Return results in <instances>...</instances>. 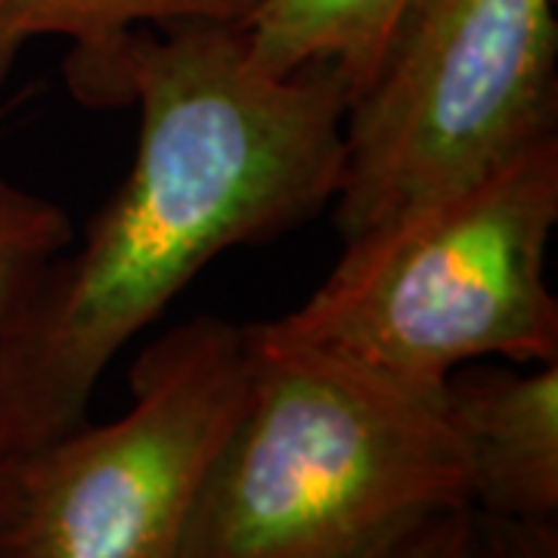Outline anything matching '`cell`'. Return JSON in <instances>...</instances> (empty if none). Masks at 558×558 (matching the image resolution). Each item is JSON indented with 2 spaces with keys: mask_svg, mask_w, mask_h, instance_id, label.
<instances>
[{
  "mask_svg": "<svg viewBox=\"0 0 558 558\" xmlns=\"http://www.w3.org/2000/svg\"><path fill=\"white\" fill-rule=\"evenodd\" d=\"M78 100L137 106V149L0 329V457L84 425L106 369L211 260L299 230L341 183L344 81L264 75L242 22L140 28Z\"/></svg>",
  "mask_w": 558,
  "mask_h": 558,
  "instance_id": "6da1fadb",
  "label": "cell"
},
{
  "mask_svg": "<svg viewBox=\"0 0 558 558\" xmlns=\"http://www.w3.org/2000/svg\"><path fill=\"white\" fill-rule=\"evenodd\" d=\"M245 339L240 416L178 558H360L422 515L469 502L440 400L282 339L270 323L245 326Z\"/></svg>",
  "mask_w": 558,
  "mask_h": 558,
  "instance_id": "7a4b0ae2",
  "label": "cell"
},
{
  "mask_svg": "<svg viewBox=\"0 0 558 558\" xmlns=\"http://www.w3.org/2000/svg\"><path fill=\"white\" fill-rule=\"evenodd\" d=\"M558 223V137L344 240L317 292L270 319L282 339L440 400L484 357L558 360L546 260Z\"/></svg>",
  "mask_w": 558,
  "mask_h": 558,
  "instance_id": "3957f363",
  "label": "cell"
},
{
  "mask_svg": "<svg viewBox=\"0 0 558 558\" xmlns=\"http://www.w3.org/2000/svg\"><path fill=\"white\" fill-rule=\"evenodd\" d=\"M245 385V326L202 314L161 332L124 416L0 457V558H178Z\"/></svg>",
  "mask_w": 558,
  "mask_h": 558,
  "instance_id": "277c9868",
  "label": "cell"
},
{
  "mask_svg": "<svg viewBox=\"0 0 558 558\" xmlns=\"http://www.w3.org/2000/svg\"><path fill=\"white\" fill-rule=\"evenodd\" d=\"M558 137L556 0H410L344 112L332 211L354 240Z\"/></svg>",
  "mask_w": 558,
  "mask_h": 558,
  "instance_id": "5b68a950",
  "label": "cell"
},
{
  "mask_svg": "<svg viewBox=\"0 0 558 558\" xmlns=\"http://www.w3.org/2000/svg\"><path fill=\"white\" fill-rule=\"evenodd\" d=\"M469 475V502L502 519L556 521L558 360L534 373L462 366L440 395Z\"/></svg>",
  "mask_w": 558,
  "mask_h": 558,
  "instance_id": "8992f818",
  "label": "cell"
},
{
  "mask_svg": "<svg viewBox=\"0 0 558 558\" xmlns=\"http://www.w3.org/2000/svg\"><path fill=\"white\" fill-rule=\"evenodd\" d=\"M407 7L410 0H258L242 35L264 75L329 65L354 100L376 75Z\"/></svg>",
  "mask_w": 558,
  "mask_h": 558,
  "instance_id": "52a82bcc",
  "label": "cell"
},
{
  "mask_svg": "<svg viewBox=\"0 0 558 558\" xmlns=\"http://www.w3.org/2000/svg\"><path fill=\"white\" fill-rule=\"evenodd\" d=\"M258 0H0V87L38 38H65V84L81 97L140 28L245 22Z\"/></svg>",
  "mask_w": 558,
  "mask_h": 558,
  "instance_id": "ba28073f",
  "label": "cell"
},
{
  "mask_svg": "<svg viewBox=\"0 0 558 558\" xmlns=\"http://www.w3.org/2000/svg\"><path fill=\"white\" fill-rule=\"evenodd\" d=\"M75 242V227L53 199L20 186L0 165V329L32 292L40 270Z\"/></svg>",
  "mask_w": 558,
  "mask_h": 558,
  "instance_id": "9c48e42d",
  "label": "cell"
},
{
  "mask_svg": "<svg viewBox=\"0 0 558 558\" xmlns=\"http://www.w3.org/2000/svg\"><path fill=\"white\" fill-rule=\"evenodd\" d=\"M472 519L475 512L469 502L444 506L407 524L395 537H388L360 558H469Z\"/></svg>",
  "mask_w": 558,
  "mask_h": 558,
  "instance_id": "30bf717a",
  "label": "cell"
},
{
  "mask_svg": "<svg viewBox=\"0 0 558 558\" xmlns=\"http://www.w3.org/2000/svg\"><path fill=\"white\" fill-rule=\"evenodd\" d=\"M469 558H558L556 521H524L487 515L472 506Z\"/></svg>",
  "mask_w": 558,
  "mask_h": 558,
  "instance_id": "8fae6325",
  "label": "cell"
}]
</instances>
